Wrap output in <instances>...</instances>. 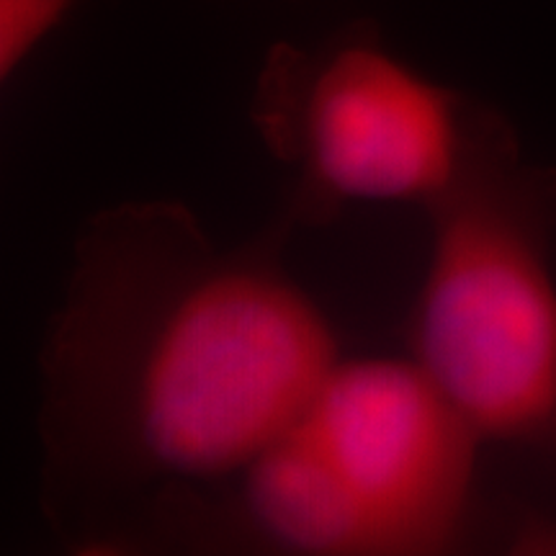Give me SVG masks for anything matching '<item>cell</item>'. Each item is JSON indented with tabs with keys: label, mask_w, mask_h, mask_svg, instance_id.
Returning <instances> with one entry per match:
<instances>
[{
	"label": "cell",
	"mask_w": 556,
	"mask_h": 556,
	"mask_svg": "<svg viewBox=\"0 0 556 556\" xmlns=\"http://www.w3.org/2000/svg\"><path fill=\"white\" fill-rule=\"evenodd\" d=\"M482 441L415 358L338 361L242 469V503L287 552H446L467 523Z\"/></svg>",
	"instance_id": "cell-3"
},
{
	"label": "cell",
	"mask_w": 556,
	"mask_h": 556,
	"mask_svg": "<svg viewBox=\"0 0 556 556\" xmlns=\"http://www.w3.org/2000/svg\"><path fill=\"white\" fill-rule=\"evenodd\" d=\"M430 263L413 358L484 441L556 443V176L479 106L462 168L428 201Z\"/></svg>",
	"instance_id": "cell-2"
},
{
	"label": "cell",
	"mask_w": 556,
	"mask_h": 556,
	"mask_svg": "<svg viewBox=\"0 0 556 556\" xmlns=\"http://www.w3.org/2000/svg\"><path fill=\"white\" fill-rule=\"evenodd\" d=\"M479 106L356 21L315 45H276L253 116L270 150L299 165L323 199L428 204L462 168Z\"/></svg>",
	"instance_id": "cell-4"
},
{
	"label": "cell",
	"mask_w": 556,
	"mask_h": 556,
	"mask_svg": "<svg viewBox=\"0 0 556 556\" xmlns=\"http://www.w3.org/2000/svg\"><path fill=\"white\" fill-rule=\"evenodd\" d=\"M73 5L75 0H0V78H13Z\"/></svg>",
	"instance_id": "cell-5"
},
{
	"label": "cell",
	"mask_w": 556,
	"mask_h": 556,
	"mask_svg": "<svg viewBox=\"0 0 556 556\" xmlns=\"http://www.w3.org/2000/svg\"><path fill=\"white\" fill-rule=\"evenodd\" d=\"M338 361L274 258L222 253L180 206H119L80 235L47 356V446L131 479L232 475Z\"/></svg>",
	"instance_id": "cell-1"
}]
</instances>
